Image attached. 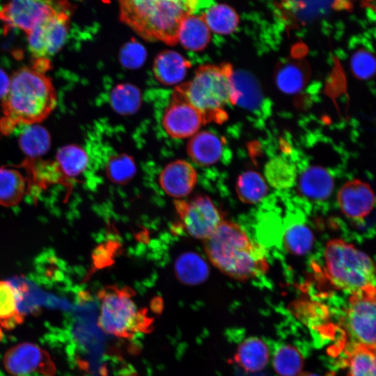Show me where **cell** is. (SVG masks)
<instances>
[{"label": "cell", "mask_w": 376, "mask_h": 376, "mask_svg": "<svg viewBox=\"0 0 376 376\" xmlns=\"http://www.w3.org/2000/svg\"><path fill=\"white\" fill-rule=\"evenodd\" d=\"M203 242L210 262L231 279L244 281L261 276L268 269L264 249L235 222L224 219Z\"/></svg>", "instance_id": "6da1fadb"}, {"label": "cell", "mask_w": 376, "mask_h": 376, "mask_svg": "<svg viewBox=\"0 0 376 376\" xmlns=\"http://www.w3.org/2000/svg\"><path fill=\"white\" fill-rule=\"evenodd\" d=\"M56 105V93L52 80L43 72L21 68L10 77L7 94L2 100L3 116L0 128L9 133L19 125L38 124Z\"/></svg>", "instance_id": "7a4b0ae2"}, {"label": "cell", "mask_w": 376, "mask_h": 376, "mask_svg": "<svg viewBox=\"0 0 376 376\" xmlns=\"http://www.w3.org/2000/svg\"><path fill=\"white\" fill-rule=\"evenodd\" d=\"M120 19L145 40L169 45L178 42L185 18L196 10L199 0H118Z\"/></svg>", "instance_id": "3957f363"}, {"label": "cell", "mask_w": 376, "mask_h": 376, "mask_svg": "<svg viewBox=\"0 0 376 376\" xmlns=\"http://www.w3.org/2000/svg\"><path fill=\"white\" fill-rule=\"evenodd\" d=\"M234 72L228 63L204 64L195 70L190 81L178 85L188 100L203 113L207 123H222L228 118L226 107L237 103L240 94Z\"/></svg>", "instance_id": "277c9868"}, {"label": "cell", "mask_w": 376, "mask_h": 376, "mask_svg": "<svg viewBox=\"0 0 376 376\" xmlns=\"http://www.w3.org/2000/svg\"><path fill=\"white\" fill-rule=\"evenodd\" d=\"M134 296V292L129 287L107 286L98 292L97 324L103 331L125 339L148 331L152 320L146 309L138 308Z\"/></svg>", "instance_id": "5b68a950"}, {"label": "cell", "mask_w": 376, "mask_h": 376, "mask_svg": "<svg viewBox=\"0 0 376 376\" xmlns=\"http://www.w3.org/2000/svg\"><path fill=\"white\" fill-rule=\"evenodd\" d=\"M324 258L329 281L337 289L352 293L375 284L373 260L353 244L341 239L330 240Z\"/></svg>", "instance_id": "8992f818"}, {"label": "cell", "mask_w": 376, "mask_h": 376, "mask_svg": "<svg viewBox=\"0 0 376 376\" xmlns=\"http://www.w3.org/2000/svg\"><path fill=\"white\" fill-rule=\"evenodd\" d=\"M375 284L350 293L343 320L348 347L359 345L375 349Z\"/></svg>", "instance_id": "52a82bcc"}, {"label": "cell", "mask_w": 376, "mask_h": 376, "mask_svg": "<svg viewBox=\"0 0 376 376\" xmlns=\"http://www.w3.org/2000/svg\"><path fill=\"white\" fill-rule=\"evenodd\" d=\"M174 205L185 231L196 239L207 238L224 220L218 207L205 195L188 201L177 199Z\"/></svg>", "instance_id": "ba28073f"}, {"label": "cell", "mask_w": 376, "mask_h": 376, "mask_svg": "<svg viewBox=\"0 0 376 376\" xmlns=\"http://www.w3.org/2000/svg\"><path fill=\"white\" fill-rule=\"evenodd\" d=\"M206 123L203 113L177 86L162 115V125L165 132L176 139L190 138Z\"/></svg>", "instance_id": "9c48e42d"}, {"label": "cell", "mask_w": 376, "mask_h": 376, "mask_svg": "<svg viewBox=\"0 0 376 376\" xmlns=\"http://www.w3.org/2000/svg\"><path fill=\"white\" fill-rule=\"evenodd\" d=\"M70 17L60 10L47 18L27 34L29 47L37 59L47 58L63 47L68 34Z\"/></svg>", "instance_id": "30bf717a"}, {"label": "cell", "mask_w": 376, "mask_h": 376, "mask_svg": "<svg viewBox=\"0 0 376 376\" xmlns=\"http://www.w3.org/2000/svg\"><path fill=\"white\" fill-rule=\"evenodd\" d=\"M52 0H9L0 10V19L28 34L47 18L58 13Z\"/></svg>", "instance_id": "8fae6325"}, {"label": "cell", "mask_w": 376, "mask_h": 376, "mask_svg": "<svg viewBox=\"0 0 376 376\" xmlns=\"http://www.w3.org/2000/svg\"><path fill=\"white\" fill-rule=\"evenodd\" d=\"M3 366L12 376H30L40 374L51 376L54 364L47 353L29 343L18 344L8 350L3 357Z\"/></svg>", "instance_id": "7c38bea8"}, {"label": "cell", "mask_w": 376, "mask_h": 376, "mask_svg": "<svg viewBox=\"0 0 376 376\" xmlns=\"http://www.w3.org/2000/svg\"><path fill=\"white\" fill-rule=\"evenodd\" d=\"M342 212L353 220H362L375 205V195L370 186L362 180H352L345 183L337 194Z\"/></svg>", "instance_id": "4fadbf2b"}, {"label": "cell", "mask_w": 376, "mask_h": 376, "mask_svg": "<svg viewBox=\"0 0 376 376\" xmlns=\"http://www.w3.org/2000/svg\"><path fill=\"white\" fill-rule=\"evenodd\" d=\"M159 183L169 196L182 198L188 196L197 183V173L191 163L177 159L169 163L161 171Z\"/></svg>", "instance_id": "5bb4252c"}, {"label": "cell", "mask_w": 376, "mask_h": 376, "mask_svg": "<svg viewBox=\"0 0 376 376\" xmlns=\"http://www.w3.org/2000/svg\"><path fill=\"white\" fill-rule=\"evenodd\" d=\"M223 141L210 130H200L189 138L187 152L198 166H208L217 163L222 155Z\"/></svg>", "instance_id": "9a60e30c"}, {"label": "cell", "mask_w": 376, "mask_h": 376, "mask_svg": "<svg viewBox=\"0 0 376 376\" xmlns=\"http://www.w3.org/2000/svg\"><path fill=\"white\" fill-rule=\"evenodd\" d=\"M191 63L173 50H165L157 55L152 64L156 80L165 86L179 84L186 77Z\"/></svg>", "instance_id": "2e32d148"}, {"label": "cell", "mask_w": 376, "mask_h": 376, "mask_svg": "<svg viewBox=\"0 0 376 376\" xmlns=\"http://www.w3.org/2000/svg\"><path fill=\"white\" fill-rule=\"evenodd\" d=\"M310 75L309 65L304 60L288 59L277 65L274 81L281 92L292 95L304 88Z\"/></svg>", "instance_id": "e0dca14e"}, {"label": "cell", "mask_w": 376, "mask_h": 376, "mask_svg": "<svg viewBox=\"0 0 376 376\" xmlns=\"http://www.w3.org/2000/svg\"><path fill=\"white\" fill-rule=\"evenodd\" d=\"M334 187L330 173L320 166L306 168L298 179V189L302 196L313 201H322L329 197Z\"/></svg>", "instance_id": "ac0fdd59"}, {"label": "cell", "mask_w": 376, "mask_h": 376, "mask_svg": "<svg viewBox=\"0 0 376 376\" xmlns=\"http://www.w3.org/2000/svg\"><path fill=\"white\" fill-rule=\"evenodd\" d=\"M269 359L267 345L257 337L244 340L237 347L234 361L244 371L254 373L265 368Z\"/></svg>", "instance_id": "d6986e66"}, {"label": "cell", "mask_w": 376, "mask_h": 376, "mask_svg": "<svg viewBox=\"0 0 376 376\" xmlns=\"http://www.w3.org/2000/svg\"><path fill=\"white\" fill-rule=\"evenodd\" d=\"M210 38V30L201 16L190 15L180 26L178 42L187 49L201 51L207 46Z\"/></svg>", "instance_id": "ffe728a7"}, {"label": "cell", "mask_w": 376, "mask_h": 376, "mask_svg": "<svg viewBox=\"0 0 376 376\" xmlns=\"http://www.w3.org/2000/svg\"><path fill=\"white\" fill-rule=\"evenodd\" d=\"M21 293L11 283L0 281V326L10 329L20 324L24 315L19 310Z\"/></svg>", "instance_id": "44dd1931"}, {"label": "cell", "mask_w": 376, "mask_h": 376, "mask_svg": "<svg viewBox=\"0 0 376 376\" xmlns=\"http://www.w3.org/2000/svg\"><path fill=\"white\" fill-rule=\"evenodd\" d=\"M29 180L17 169L0 167V205L11 207L25 195Z\"/></svg>", "instance_id": "7402d4cb"}, {"label": "cell", "mask_w": 376, "mask_h": 376, "mask_svg": "<svg viewBox=\"0 0 376 376\" xmlns=\"http://www.w3.org/2000/svg\"><path fill=\"white\" fill-rule=\"evenodd\" d=\"M177 279L186 285H194L205 281L209 275V268L203 258L196 253L180 255L175 263Z\"/></svg>", "instance_id": "603a6c76"}, {"label": "cell", "mask_w": 376, "mask_h": 376, "mask_svg": "<svg viewBox=\"0 0 376 376\" xmlns=\"http://www.w3.org/2000/svg\"><path fill=\"white\" fill-rule=\"evenodd\" d=\"M264 175L267 185L278 190L293 187L297 180L295 166L280 156L273 157L266 163Z\"/></svg>", "instance_id": "cb8c5ba5"}, {"label": "cell", "mask_w": 376, "mask_h": 376, "mask_svg": "<svg viewBox=\"0 0 376 376\" xmlns=\"http://www.w3.org/2000/svg\"><path fill=\"white\" fill-rule=\"evenodd\" d=\"M56 162L67 182L78 177L86 169L88 157L81 147L70 144L58 150Z\"/></svg>", "instance_id": "d4e9b609"}, {"label": "cell", "mask_w": 376, "mask_h": 376, "mask_svg": "<svg viewBox=\"0 0 376 376\" xmlns=\"http://www.w3.org/2000/svg\"><path fill=\"white\" fill-rule=\"evenodd\" d=\"M267 191L268 186L265 178L256 171H244L237 180V196L244 203L256 204L265 198Z\"/></svg>", "instance_id": "484cf974"}, {"label": "cell", "mask_w": 376, "mask_h": 376, "mask_svg": "<svg viewBox=\"0 0 376 376\" xmlns=\"http://www.w3.org/2000/svg\"><path fill=\"white\" fill-rule=\"evenodd\" d=\"M21 150L30 157L36 159L49 149L51 137L48 131L38 124L26 125L19 136Z\"/></svg>", "instance_id": "4316f807"}, {"label": "cell", "mask_w": 376, "mask_h": 376, "mask_svg": "<svg viewBox=\"0 0 376 376\" xmlns=\"http://www.w3.org/2000/svg\"><path fill=\"white\" fill-rule=\"evenodd\" d=\"M201 17L210 31L221 35H228L234 32L240 21L236 11L224 3L212 6L202 14Z\"/></svg>", "instance_id": "83f0119b"}, {"label": "cell", "mask_w": 376, "mask_h": 376, "mask_svg": "<svg viewBox=\"0 0 376 376\" xmlns=\"http://www.w3.org/2000/svg\"><path fill=\"white\" fill-rule=\"evenodd\" d=\"M285 249L295 255H304L308 253L314 243V235L304 222H290L285 227L283 235Z\"/></svg>", "instance_id": "f1b7e54d"}, {"label": "cell", "mask_w": 376, "mask_h": 376, "mask_svg": "<svg viewBox=\"0 0 376 376\" xmlns=\"http://www.w3.org/2000/svg\"><path fill=\"white\" fill-rule=\"evenodd\" d=\"M348 348L347 376H375V349L359 345Z\"/></svg>", "instance_id": "f546056e"}, {"label": "cell", "mask_w": 376, "mask_h": 376, "mask_svg": "<svg viewBox=\"0 0 376 376\" xmlns=\"http://www.w3.org/2000/svg\"><path fill=\"white\" fill-rule=\"evenodd\" d=\"M234 81L240 97L237 104L253 110L259 107L263 100V93L258 81L245 71L234 72Z\"/></svg>", "instance_id": "4dcf8cb0"}, {"label": "cell", "mask_w": 376, "mask_h": 376, "mask_svg": "<svg viewBox=\"0 0 376 376\" xmlns=\"http://www.w3.org/2000/svg\"><path fill=\"white\" fill-rule=\"evenodd\" d=\"M273 367L279 376H299L302 373L304 358L296 347L283 345L274 352Z\"/></svg>", "instance_id": "1f68e13d"}, {"label": "cell", "mask_w": 376, "mask_h": 376, "mask_svg": "<svg viewBox=\"0 0 376 376\" xmlns=\"http://www.w3.org/2000/svg\"><path fill=\"white\" fill-rule=\"evenodd\" d=\"M110 104L120 114H132L141 106V93L139 89L132 84H120L111 91Z\"/></svg>", "instance_id": "d6a6232c"}, {"label": "cell", "mask_w": 376, "mask_h": 376, "mask_svg": "<svg viewBox=\"0 0 376 376\" xmlns=\"http://www.w3.org/2000/svg\"><path fill=\"white\" fill-rule=\"evenodd\" d=\"M136 172V163L130 155L118 154L110 157L106 166L108 178L117 184L130 182Z\"/></svg>", "instance_id": "836d02e7"}, {"label": "cell", "mask_w": 376, "mask_h": 376, "mask_svg": "<svg viewBox=\"0 0 376 376\" xmlns=\"http://www.w3.org/2000/svg\"><path fill=\"white\" fill-rule=\"evenodd\" d=\"M350 68L357 78L361 80L369 79L375 75V57L370 52L360 49L352 54Z\"/></svg>", "instance_id": "e575fe53"}, {"label": "cell", "mask_w": 376, "mask_h": 376, "mask_svg": "<svg viewBox=\"0 0 376 376\" xmlns=\"http://www.w3.org/2000/svg\"><path fill=\"white\" fill-rule=\"evenodd\" d=\"M146 56L144 47L136 42L125 45L120 53L121 63L127 68H136L141 65Z\"/></svg>", "instance_id": "d590c367"}, {"label": "cell", "mask_w": 376, "mask_h": 376, "mask_svg": "<svg viewBox=\"0 0 376 376\" xmlns=\"http://www.w3.org/2000/svg\"><path fill=\"white\" fill-rule=\"evenodd\" d=\"M10 86V77L0 69V100H3L8 93Z\"/></svg>", "instance_id": "8d00e7d4"}, {"label": "cell", "mask_w": 376, "mask_h": 376, "mask_svg": "<svg viewBox=\"0 0 376 376\" xmlns=\"http://www.w3.org/2000/svg\"><path fill=\"white\" fill-rule=\"evenodd\" d=\"M299 376H334V375L332 373H330V374H328V375H318V374H315V373H302Z\"/></svg>", "instance_id": "74e56055"}]
</instances>
